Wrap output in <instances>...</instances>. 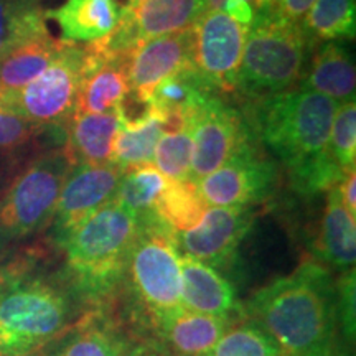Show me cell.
I'll use <instances>...</instances> for the list:
<instances>
[{
  "label": "cell",
  "instance_id": "1",
  "mask_svg": "<svg viewBox=\"0 0 356 356\" xmlns=\"http://www.w3.org/2000/svg\"><path fill=\"white\" fill-rule=\"evenodd\" d=\"M248 314L284 356L327 353L338 322L335 284L325 267L307 261L257 291L248 302Z\"/></svg>",
  "mask_w": 356,
  "mask_h": 356
},
{
  "label": "cell",
  "instance_id": "2",
  "mask_svg": "<svg viewBox=\"0 0 356 356\" xmlns=\"http://www.w3.org/2000/svg\"><path fill=\"white\" fill-rule=\"evenodd\" d=\"M257 101V134L289 173L327 152L338 102L307 89H289Z\"/></svg>",
  "mask_w": 356,
  "mask_h": 356
},
{
  "label": "cell",
  "instance_id": "3",
  "mask_svg": "<svg viewBox=\"0 0 356 356\" xmlns=\"http://www.w3.org/2000/svg\"><path fill=\"white\" fill-rule=\"evenodd\" d=\"M139 225V218L114 200L58 239L70 274L83 291L99 293L118 282L127 267Z\"/></svg>",
  "mask_w": 356,
  "mask_h": 356
},
{
  "label": "cell",
  "instance_id": "4",
  "mask_svg": "<svg viewBox=\"0 0 356 356\" xmlns=\"http://www.w3.org/2000/svg\"><path fill=\"white\" fill-rule=\"evenodd\" d=\"M74 165L76 159L66 144L35 155L15 173L0 195V243L32 236L53 220Z\"/></svg>",
  "mask_w": 356,
  "mask_h": 356
},
{
  "label": "cell",
  "instance_id": "5",
  "mask_svg": "<svg viewBox=\"0 0 356 356\" xmlns=\"http://www.w3.org/2000/svg\"><path fill=\"white\" fill-rule=\"evenodd\" d=\"M309 47L300 25L257 15L246 35L238 89L252 99L289 91L304 74Z\"/></svg>",
  "mask_w": 356,
  "mask_h": 356
},
{
  "label": "cell",
  "instance_id": "6",
  "mask_svg": "<svg viewBox=\"0 0 356 356\" xmlns=\"http://www.w3.org/2000/svg\"><path fill=\"white\" fill-rule=\"evenodd\" d=\"M68 300L42 279H13L0 296V356H30L65 330Z\"/></svg>",
  "mask_w": 356,
  "mask_h": 356
},
{
  "label": "cell",
  "instance_id": "7",
  "mask_svg": "<svg viewBox=\"0 0 356 356\" xmlns=\"http://www.w3.org/2000/svg\"><path fill=\"white\" fill-rule=\"evenodd\" d=\"M139 220L127 267L134 291L159 325L181 309V256L175 231L154 213Z\"/></svg>",
  "mask_w": 356,
  "mask_h": 356
},
{
  "label": "cell",
  "instance_id": "8",
  "mask_svg": "<svg viewBox=\"0 0 356 356\" xmlns=\"http://www.w3.org/2000/svg\"><path fill=\"white\" fill-rule=\"evenodd\" d=\"M84 65V47L66 42L53 63L19 91L0 95V111H7L42 127H68L76 111Z\"/></svg>",
  "mask_w": 356,
  "mask_h": 356
},
{
  "label": "cell",
  "instance_id": "9",
  "mask_svg": "<svg viewBox=\"0 0 356 356\" xmlns=\"http://www.w3.org/2000/svg\"><path fill=\"white\" fill-rule=\"evenodd\" d=\"M191 65L216 92L238 89L248 29L221 10H204L191 26Z\"/></svg>",
  "mask_w": 356,
  "mask_h": 356
},
{
  "label": "cell",
  "instance_id": "10",
  "mask_svg": "<svg viewBox=\"0 0 356 356\" xmlns=\"http://www.w3.org/2000/svg\"><path fill=\"white\" fill-rule=\"evenodd\" d=\"M277 184V168L252 140L218 170L202 178L198 190L210 207H256L274 193Z\"/></svg>",
  "mask_w": 356,
  "mask_h": 356
},
{
  "label": "cell",
  "instance_id": "11",
  "mask_svg": "<svg viewBox=\"0 0 356 356\" xmlns=\"http://www.w3.org/2000/svg\"><path fill=\"white\" fill-rule=\"evenodd\" d=\"M193 127V159L191 180L198 181L210 175L238 154L244 145L256 140L243 114L210 95L191 115Z\"/></svg>",
  "mask_w": 356,
  "mask_h": 356
},
{
  "label": "cell",
  "instance_id": "12",
  "mask_svg": "<svg viewBox=\"0 0 356 356\" xmlns=\"http://www.w3.org/2000/svg\"><path fill=\"white\" fill-rule=\"evenodd\" d=\"M124 170L115 163H76L58 198L53 222L58 239L118 195Z\"/></svg>",
  "mask_w": 356,
  "mask_h": 356
},
{
  "label": "cell",
  "instance_id": "13",
  "mask_svg": "<svg viewBox=\"0 0 356 356\" xmlns=\"http://www.w3.org/2000/svg\"><path fill=\"white\" fill-rule=\"evenodd\" d=\"M254 207H213L195 228L177 233V244L186 256L218 267L233 259L256 220Z\"/></svg>",
  "mask_w": 356,
  "mask_h": 356
},
{
  "label": "cell",
  "instance_id": "14",
  "mask_svg": "<svg viewBox=\"0 0 356 356\" xmlns=\"http://www.w3.org/2000/svg\"><path fill=\"white\" fill-rule=\"evenodd\" d=\"M131 56L106 50L101 42L84 44V65L74 114L121 113L129 97Z\"/></svg>",
  "mask_w": 356,
  "mask_h": 356
},
{
  "label": "cell",
  "instance_id": "15",
  "mask_svg": "<svg viewBox=\"0 0 356 356\" xmlns=\"http://www.w3.org/2000/svg\"><path fill=\"white\" fill-rule=\"evenodd\" d=\"M191 42L190 26L184 32L140 43L129 60V96L139 104H147L160 81L191 65Z\"/></svg>",
  "mask_w": 356,
  "mask_h": 356
},
{
  "label": "cell",
  "instance_id": "16",
  "mask_svg": "<svg viewBox=\"0 0 356 356\" xmlns=\"http://www.w3.org/2000/svg\"><path fill=\"white\" fill-rule=\"evenodd\" d=\"M124 10L118 0H66L58 8L44 10V19L60 25L63 42L91 44L115 32Z\"/></svg>",
  "mask_w": 356,
  "mask_h": 356
},
{
  "label": "cell",
  "instance_id": "17",
  "mask_svg": "<svg viewBox=\"0 0 356 356\" xmlns=\"http://www.w3.org/2000/svg\"><path fill=\"white\" fill-rule=\"evenodd\" d=\"M181 266V307L195 314L229 320L238 307L234 289L215 267L184 254Z\"/></svg>",
  "mask_w": 356,
  "mask_h": 356
},
{
  "label": "cell",
  "instance_id": "18",
  "mask_svg": "<svg viewBox=\"0 0 356 356\" xmlns=\"http://www.w3.org/2000/svg\"><path fill=\"white\" fill-rule=\"evenodd\" d=\"M204 10L207 0H149L137 10L126 7V17L139 47L152 38L184 32L193 26Z\"/></svg>",
  "mask_w": 356,
  "mask_h": 356
},
{
  "label": "cell",
  "instance_id": "19",
  "mask_svg": "<svg viewBox=\"0 0 356 356\" xmlns=\"http://www.w3.org/2000/svg\"><path fill=\"white\" fill-rule=\"evenodd\" d=\"M330 97L338 104L355 101V61L340 43H323L314 53L307 73L302 74V88Z\"/></svg>",
  "mask_w": 356,
  "mask_h": 356
},
{
  "label": "cell",
  "instance_id": "20",
  "mask_svg": "<svg viewBox=\"0 0 356 356\" xmlns=\"http://www.w3.org/2000/svg\"><path fill=\"white\" fill-rule=\"evenodd\" d=\"M119 127V113L73 114L66 127V144L76 163H109Z\"/></svg>",
  "mask_w": 356,
  "mask_h": 356
},
{
  "label": "cell",
  "instance_id": "21",
  "mask_svg": "<svg viewBox=\"0 0 356 356\" xmlns=\"http://www.w3.org/2000/svg\"><path fill=\"white\" fill-rule=\"evenodd\" d=\"M66 42L50 33L20 43L0 58V95L19 91L56 60Z\"/></svg>",
  "mask_w": 356,
  "mask_h": 356
},
{
  "label": "cell",
  "instance_id": "22",
  "mask_svg": "<svg viewBox=\"0 0 356 356\" xmlns=\"http://www.w3.org/2000/svg\"><path fill=\"white\" fill-rule=\"evenodd\" d=\"M229 320L195 314L181 307L159 323L170 348L180 356H204L226 332Z\"/></svg>",
  "mask_w": 356,
  "mask_h": 356
},
{
  "label": "cell",
  "instance_id": "23",
  "mask_svg": "<svg viewBox=\"0 0 356 356\" xmlns=\"http://www.w3.org/2000/svg\"><path fill=\"white\" fill-rule=\"evenodd\" d=\"M318 251L322 259L337 269H353L356 261V216L345 208L337 186L327 193Z\"/></svg>",
  "mask_w": 356,
  "mask_h": 356
},
{
  "label": "cell",
  "instance_id": "24",
  "mask_svg": "<svg viewBox=\"0 0 356 356\" xmlns=\"http://www.w3.org/2000/svg\"><path fill=\"white\" fill-rule=\"evenodd\" d=\"M163 134V122L152 109L147 108L139 118L121 119L118 136L113 145V159L124 172L129 168L147 165L154 160L155 149Z\"/></svg>",
  "mask_w": 356,
  "mask_h": 356
},
{
  "label": "cell",
  "instance_id": "25",
  "mask_svg": "<svg viewBox=\"0 0 356 356\" xmlns=\"http://www.w3.org/2000/svg\"><path fill=\"white\" fill-rule=\"evenodd\" d=\"M355 0H315L300 29L309 44L355 37Z\"/></svg>",
  "mask_w": 356,
  "mask_h": 356
},
{
  "label": "cell",
  "instance_id": "26",
  "mask_svg": "<svg viewBox=\"0 0 356 356\" xmlns=\"http://www.w3.org/2000/svg\"><path fill=\"white\" fill-rule=\"evenodd\" d=\"M208 204L193 180L168 181L154 208V215L175 233H184L198 225Z\"/></svg>",
  "mask_w": 356,
  "mask_h": 356
},
{
  "label": "cell",
  "instance_id": "27",
  "mask_svg": "<svg viewBox=\"0 0 356 356\" xmlns=\"http://www.w3.org/2000/svg\"><path fill=\"white\" fill-rule=\"evenodd\" d=\"M38 0H0V58L29 40L50 33Z\"/></svg>",
  "mask_w": 356,
  "mask_h": 356
},
{
  "label": "cell",
  "instance_id": "28",
  "mask_svg": "<svg viewBox=\"0 0 356 356\" xmlns=\"http://www.w3.org/2000/svg\"><path fill=\"white\" fill-rule=\"evenodd\" d=\"M167 184V178L150 163L129 168L124 172L115 202L132 211L137 218H144L154 213L155 203L165 191Z\"/></svg>",
  "mask_w": 356,
  "mask_h": 356
},
{
  "label": "cell",
  "instance_id": "29",
  "mask_svg": "<svg viewBox=\"0 0 356 356\" xmlns=\"http://www.w3.org/2000/svg\"><path fill=\"white\" fill-rule=\"evenodd\" d=\"M193 159V127L165 132L154 154L155 168L170 181L191 180Z\"/></svg>",
  "mask_w": 356,
  "mask_h": 356
},
{
  "label": "cell",
  "instance_id": "30",
  "mask_svg": "<svg viewBox=\"0 0 356 356\" xmlns=\"http://www.w3.org/2000/svg\"><path fill=\"white\" fill-rule=\"evenodd\" d=\"M204 356H282V351L261 327L251 323L222 333Z\"/></svg>",
  "mask_w": 356,
  "mask_h": 356
},
{
  "label": "cell",
  "instance_id": "31",
  "mask_svg": "<svg viewBox=\"0 0 356 356\" xmlns=\"http://www.w3.org/2000/svg\"><path fill=\"white\" fill-rule=\"evenodd\" d=\"M328 150L345 172L355 168L356 159V102L338 106L332 122Z\"/></svg>",
  "mask_w": 356,
  "mask_h": 356
},
{
  "label": "cell",
  "instance_id": "32",
  "mask_svg": "<svg viewBox=\"0 0 356 356\" xmlns=\"http://www.w3.org/2000/svg\"><path fill=\"white\" fill-rule=\"evenodd\" d=\"M48 131L50 127L37 126L19 115L0 111V157L25 152Z\"/></svg>",
  "mask_w": 356,
  "mask_h": 356
},
{
  "label": "cell",
  "instance_id": "33",
  "mask_svg": "<svg viewBox=\"0 0 356 356\" xmlns=\"http://www.w3.org/2000/svg\"><path fill=\"white\" fill-rule=\"evenodd\" d=\"M121 348L114 338L99 330H88L74 337L56 356H119Z\"/></svg>",
  "mask_w": 356,
  "mask_h": 356
},
{
  "label": "cell",
  "instance_id": "34",
  "mask_svg": "<svg viewBox=\"0 0 356 356\" xmlns=\"http://www.w3.org/2000/svg\"><path fill=\"white\" fill-rule=\"evenodd\" d=\"M337 289V320L343 327L346 338H355V270H345L340 280L335 284Z\"/></svg>",
  "mask_w": 356,
  "mask_h": 356
},
{
  "label": "cell",
  "instance_id": "35",
  "mask_svg": "<svg viewBox=\"0 0 356 356\" xmlns=\"http://www.w3.org/2000/svg\"><path fill=\"white\" fill-rule=\"evenodd\" d=\"M314 3L315 0H267L264 10L257 15L273 17V19L286 22V24L300 25Z\"/></svg>",
  "mask_w": 356,
  "mask_h": 356
},
{
  "label": "cell",
  "instance_id": "36",
  "mask_svg": "<svg viewBox=\"0 0 356 356\" xmlns=\"http://www.w3.org/2000/svg\"><path fill=\"white\" fill-rule=\"evenodd\" d=\"M221 12H225L229 19L238 22L239 25H243L244 29H251L252 24L256 22L257 12L251 3L246 0H225L220 7Z\"/></svg>",
  "mask_w": 356,
  "mask_h": 356
},
{
  "label": "cell",
  "instance_id": "37",
  "mask_svg": "<svg viewBox=\"0 0 356 356\" xmlns=\"http://www.w3.org/2000/svg\"><path fill=\"white\" fill-rule=\"evenodd\" d=\"M338 193H340L341 202H343L345 208L348 210L351 215L356 216V175L355 168H351L343 175L340 180V184L337 185Z\"/></svg>",
  "mask_w": 356,
  "mask_h": 356
},
{
  "label": "cell",
  "instance_id": "38",
  "mask_svg": "<svg viewBox=\"0 0 356 356\" xmlns=\"http://www.w3.org/2000/svg\"><path fill=\"white\" fill-rule=\"evenodd\" d=\"M24 274H25L24 262L2 267V269H0V296H2L3 291H6V289L8 287V284H10L13 279L24 277Z\"/></svg>",
  "mask_w": 356,
  "mask_h": 356
},
{
  "label": "cell",
  "instance_id": "39",
  "mask_svg": "<svg viewBox=\"0 0 356 356\" xmlns=\"http://www.w3.org/2000/svg\"><path fill=\"white\" fill-rule=\"evenodd\" d=\"M222 2H225V0H207V10H220ZM246 2L251 3V6L254 7V10L259 13L264 10L267 0H246Z\"/></svg>",
  "mask_w": 356,
  "mask_h": 356
},
{
  "label": "cell",
  "instance_id": "40",
  "mask_svg": "<svg viewBox=\"0 0 356 356\" xmlns=\"http://www.w3.org/2000/svg\"><path fill=\"white\" fill-rule=\"evenodd\" d=\"M145 2H149V0H129V6L127 8L129 10H137L140 6H144Z\"/></svg>",
  "mask_w": 356,
  "mask_h": 356
},
{
  "label": "cell",
  "instance_id": "41",
  "mask_svg": "<svg viewBox=\"0 0 356 356\" xmlns=\"http://www.w3.org/2000/svg\"><path fill=\"white\" fill-rule=\"evenodd\" d=\"M315 356H337V355H333V353H330V351H327V353H322V355H315Z\"/></svg>",
  "mask_w": 356,
  "mask_h": 356
}]
</instances>
